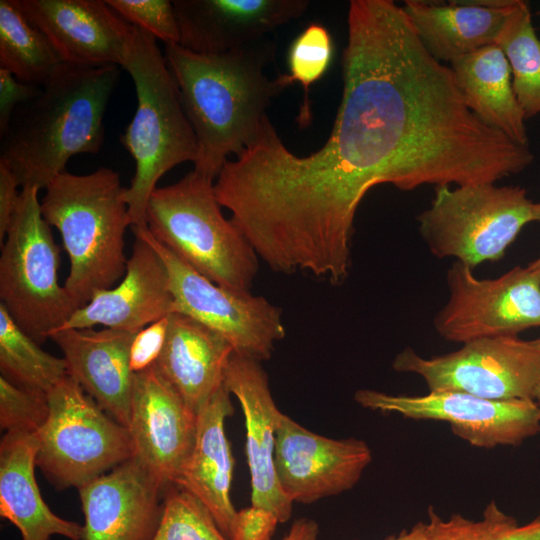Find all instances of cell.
Listing matches in <instances>:
<instances>
[{
  "label": "cell",
  "instance_id": "44dd1931",
  "mask_svg": "<svg viewBox=\"0 0 540 540\" xmlns=\"http://www.w3.org/2000/svg\"><path fill=\"white\" fill-rule=\"evenodd\" d=\"M135 334L111 328H85L59 330L50 336L63 352L68 375L127 428L134 382L130 349Z\"/></svg>",
  "mask_w": 540,
  "mask_h": 540
},
{
  "label": "cell",
  "instance_id": "7402d4cb",
  "mask_svg": "<svg viewBox=\"0 0 540 540\" xmlns=\"http://www.w3.org/2000/svg\"><path fill=\"white\" fill-rule=\"evenodd\" d=\"M230 395L223 385L197 413L194 446L175 484L201 501L227 538L237 512L230 494L234 459L224 427L234 413Z\"/></svg>",
  "mask_w": 540,
  "mask_h": 540
},
{
  "label": "cell",
  "instance_id": "52a82bcc",
  "mask_svg": "<svg viewBox=\"0 0 540 540\" xmlns=\"http://www.w3.org/2000/svg\"><path fill=\"white\" fill-rule=\"evenodd\" d=\"M39 190L22 187L1 244L0 303L41 344L80 307L58 282L59 248L42 216Z\"/></svg>",
  "mask_w": 540,
  "mask_h": 540
},
{
  "label": "cell",
  "instance_id": "5bb4252c",
  "mask_svg": "<svg viewBox=\"0 0 540 540\" xmlns=\"http://www.w3.org/2000/svg\"><path fill=\"white\" fill-rule=\"evenodd\" d=\"M371 460L364 440L328 438L282 413L274 464L280 486L292 502L311 504L350 490Z\"/></svg>",
  "mask_w": 540,
  "mask_h": 540
},
{
  "label": "cell",
  "instance_id": "2e32d148",
  "mask_svg": "<svg viewBox=\"0 0 540 540\" xmlns=\"http://www.w3.org/2000/svg\"><path fill=\"white\" fill-rule=\"evenodd\" d=\"M64 64L121 66L131 24L103 0H14Z\"/></svg>",
  "mask_w": 540,
  "mask_h": 540
},
{
  "label": "cell",
  "instance_id": "cb8c5ba5",
  "mask_svg": "<svg viewBox=\"0 0 540 540\" xmlns=\"http://www.w3.org/2000/svg\"><path fill=\"white\" fill-rule=\"evenodd\" d=\"M233 353L232 345L216 331L189 316L172 313L163 350L154 365L198 413L223 386Z\"/></svg>",
  "mask_w": 540,
  "mask_h": 540
},
{
  "label": "cell",
  "instance_id": "484cf974",
  "mask_svg": "<svg viewBox=\"0 0 540 540\" xmlns=\"http://www.w3.org/2000/svg\"><path fill=\"white\" fill-rule=\"evenodd\" d=\"M466 106L485 125L529 146L525 115L512 86L509 62L491 44L449 64Z\"/></svg>",
  "mask_w": 540,
  "mask_h": 540
},
{
  "label": "cell",
  "instance_id": "ab89813d",
  "mask_svg": "<svg viewBox=\"0 0 540 540\" xmlns=\"http://www.w3.org/2000/svg\"><path fill=\"white\" fill-rule=\"evenodd\" d=\"M385 540H427L426 523L420 521L410 530H402L398 535H392Z\"/></svg>",
  "mask_w": 540,
  "mask_h": 540
},
{
  "label": "cell",
  "instance_id": "6da1fadb",
  "mask_svg": "<svg viewBox=\"0 0 540 540\" xmlns=\"http://www.w3.org/2000/svg\"><path fill=\"white\" fill-rule=\"evenodd\" d=\"M343 91L329 137L336 166L366 189L496 183L534 160L466 106L450 66L423 47L402 6L351 0Z\"/></svg>",
  "mask_w": 540,
  "mask_h": 540
},
{
  "label": "cell",
  "instance_id": "277c9868",
  "mask_svg": "<svg viewBox=\"0 0 540 540\" xmlns=\"http://www.w3.org/2000/svg\"><path fill=\"white\" fill-rule=\"evenodd\" d=\"M44 189L42 216L59 231L70 261L64 287L82 307L125 275L126 187L118 172L100 167L84 175L64 171Z\"/></svg>",
  "mask_w": 540,
  "mask_h": 540
},
{
  "label": "cell",
  "instance_id": "d4e9b609",
  "mask_svg": "<svg viewBox=\"0 0 540 540\" xmlns=\"http://www.w3.org/2000/svg\"><path fill=\"white\" fill-rule=\"evenodd\" d=\"M35 433L6 432L0 443V514L15 525L22 540H49L60 535L82 540L83 526L53 513L39 491L34 470Z\"/></svg>",
  "mask_w": 540,
  "mask_h": 540
},
{
  "label": "cell",
  "instance_id": "4316f807",
  "mask_svg": "<svg viewBox=\"0 0 540 540\" xmlns=\"http://www.w3.org/2000/svg\"><path fill=\"white\" fill-rule=\"evenodd\" d=\"M63 62L14 0L0 1V68L19 81L42 86Z\"/></svg>",
  "mask_w": 540,
  "mask_h": 540
},
{
  "label": "cell",
  "instance_id": "f35d334b",
  "mask_svg": "<svg viewBox=\"0 0 540 540\" xmlns=\"http://www.w3.org/2000/svg\"><path fill=\"white\" fill-rule=\"evenodd\" d=\"M318 534L319 526L315 520L298 518L282 540H317Z\"/></svg>",
  "mask_w": 540,
  "mask_h": 540
},
{
  "label": "cell",
  "instance_id": "b9f144b4",
  "mask_svg": "<svg viewBox=\"0 0 540 540\" xmlns=\"http://www.w3.org/2000/svg\"><path fill=\"white\" fill-rule=\"evenodd\" d=\"M533 214L534 222L540 225V202L534 203Z\"/></svg>",
  "mask_w": 540,
  "mask_h": 540
},
{
  "label": "cell",
  "instance_id": "ba28073f",
  "mask_svg": "<svg viewBox=\"0 0 540 540\" xmlns=\"http://www.w3.org/2000/svg\"><path fill=\"white\" fill-rule=\"evenodd\" d=\"M534 202L520 186L495 183L438 186L417 218L430 252L472 269L501 259L521 230L534 222Z\"/></svg>",
  "mask_w": 540,
  "mask_h": 540
},
{
  "label": "cell",
  "instance_id": "ffe728a7",
  "mask_svg": "<svg viewBox=\"0 0 540 540\" xmlns=\"http://www.w3.org/2000/svg\"><path fill=\"white\" fill-rule=\"evenodd\" d=\"M172 313L173 296L166 267L156 251L135 236L122 281L114 288L96 292L57 331L103 325L137 333Z\"/></svg>",
  "mask_w": 540,
  "mask_h": 540
},
{
  "label": "cell",
  "instance_id": "ac0fdd59",
  "mask_svg": "<svg viewBox=\"0 0 540 540\" xmlns=\"http://www.w3.org/2000/svg\"><path fill=\"white\" fill-rule=\"evenodd\" d=\"M223 385L238 399L245 418L251 505L271 511L280 523L286 522L293 502L283 492L274 464L282 412L274 402L268 375L260 361L234 352L226 365Z\"/></svg>",
  "mask_w": 540,
  "mask_h": 540
},
{
  "label": "cell",
  "instance_id": "9c48e42d",
  "mask_svg": "<svg viewBox=\"0 0 540 540\" xmlns=\"http://www.w3.org/2000/svg\"><path fill=\"white\" fill-rule=\"evenodd\" d=\"M49 414L35 433L36 466L57 489H77L134 455L129 429L69 375L47 394Z\"/></svg>",
  "mask_w": 540,
  "mask_h": 540
},
{
  "label": "cell",
  "instance_id": "9a60e30c",
  "mask_svg": "<svg viewBox=\"0 0 540 540\" xmlns=\"http://www.w3.org/2000/svg\"><path fill=\"white\" fill-rule=\"evenodd\" d=\"M134 455L167 490L194 446L197 413L155 365L134 373L129 424Z\"/></svg>",
  "mask_w": 540,
  "mask_h": 540
},
{
  "label": "cell",
  "instance_id": "d6986e66",
  "mask_svg": "<svg viewBox=\"0 0 540 540\" xmlns=\"http://www.w3.org/2000/svg\"><path fill=\"white\" fill-rule=\"evenodd\" d=\"M182 47L220 54L266 38L301 17L307 0H173Z\"/></svg>",
  "mask_w": 540,
  "mask_h": 540
},
{
  "label": "cell",
  "instance_id": "1f68e13d",
  "mask_svg": "<svg viewBox=\"0 0 540 540\" xmlns=\"http://www.w3.org/2000/svg\"><path fill=\"white\" fill-rule=\"evenodd\" d=\"M152 540H228L210 511L194 495L172 485L164 494L163 509Z\"/></svg>",
  "mask_w": 540,
  "mask_h": 540
},
{
  "label": "cell",
  "instance_id": "f1b7e54d",
  "mask_svg": "<svg viewBox=\"0 0 540 540\" xmlns=\"http://www.w3.org/2000/svg\"><path fill=\"white\" fill-rule=\"evenodd\" d=\"M496 44L509 62L513 90L526 120L540 114V40L525 1L516 0Z\"/></svg>",
  "mask_w": 540,
  "mask_h": 540
},
{
  "label": "cell",
  "instance_id": "8fae6325",
  "mask_svg": "<svg viewBox=\"0 0 540 540\" xmlns=\"http://www.w3.org/2000/svg\"><path fill=\"white\" fill-rule=\"evenodd\" d=\"M392 368L419 375L429 392H461L498 401L534 400L540 383V353L518 336L476 339L430 358L408 347L394 358Z\"/></svg>",
  "mask_w": 540,
  "mask_h": 540
},
{
  "label": "cell",
  "instance_id": "d6a6232c",
  "mask_svg": "<svg viewBox=\"0 0 540 540\" xmlns=\"http://www.w3.org/2000/svg\"><path fill=\"white\" fill-rule=\"evenodd\" d=\"M49 414L47 395L18 387L0 376V425L6 432L36 433Z\"/></svg>",
  "mask_w": 540,
  "mask_h": 540
},
{
  "label": "cell",
  "instance_id": "603a6c76",
  "mask_svg": "<svg viewBox=\"0 0 540 540\" xmlns=\"http://www.w3.org/2000/svg\"><path fill=\"white\" fill-rule=\"evenodd\" d=\"M516 0L448 3L406 0L402 6L423 47L441 63L495 44Z\"/></svg>",
  "mask_w": 540,
  "mask_h": 540
},
{
  "label": "cell",
  "instance_id": "4dcf8cb0",
  "mask_svg": "<svg viewBox=\"0 0 540 540\" xmlns=\"http://www.w3.org/2000/svg\"><path fill=\"white\" fill-rule=\"evenodd\" d=\"M334 44L328 29L320 23L309 24L291 43L288 51L287 74H280L285 86L299 83L304 90L298 124L305 127L311 121L310 87L320 80L329 68Z\"/></svg>",
  "mask_w": 540,
  "mask_h": 540
},
{
  "label": "cell",
  "instance_id": "7c38bea8",
  "mask_svg": "<svg viewBox=\"0 0 540 540\" xmlns=\"http://www.w3.org/2000/svg\"><path fill=\"white\" fill-rule=\"evenodd\" d=\"M449 298L434 318L445 340L517 336L540 327V278L528 266H515L495 279H478L455 261L447 272Z\"/></svg>",
  "mask_w": 540,
  "mask_h": 540
},
{
  "label": "cell",
  "instance_id": "8d00e7d4",
  "mask_svg": "<svg viewBox=\"0 0 540 540\" xmlns=\"http://www.w3.org/2000/svg\"><path fill=\"white\" fill-rule=\"evenodd\" d=\"M41 91V86L19 81L11 72L0 68V135L8 128L15 110Z\"/></svg>",
  "mask_w": 540,
  "mask_h": 540
},
{
  "label": "cell",
  "instance_id": "836d02e7",
  "mask_svg": "<svg viewBox=\"0 0 540 540\" xmlns=\"http://www.w3.org/2000/svg\"><path fill=\"white\" fill-rule=\"evenodd\" d=\"M129 24L167 44L180 43L179 24L169 0H106Z\"/></svg>",
  "mask_w": 540,
  "mask_h": 540
},
{
  "label": "cell",
  "instance_id": "3957f363",
  "mask_svg": "<svg viewBox=\"0 0 540 540\" xmlns=\"http://www.w3.org/2000/svg\"><path fill=\"white\" fill-rule=\"evenodd\" d=\"M119 76V66L63 63L38 95L15 110L1 135L0 160L21 187L45 188L71 157L100 151L104 113Z\"/></svg>",
  "mask_w": 540,
  "mask_h": 540
},
{
  "label": "cell",
  "instance_id": "f546056e",
  "mask_svg": "<svg viewBox=\"0 0 540 540\" xmlns=\"http://www.w3.org/2000/svg\"><path fill=\"white\" fill-rule=\"evenodd\" d=\"M427 514V540H540V513L529 523L518 525L494 501L486 506L479 521L460 514L443 520L431 506Z\"/></svg>",
  "mask_w": 540,
  "mask_h": 540
},
{
  "label": "cell",
  "instance_id": "7bdbcfd3",
  "mask_svg": "<svg viewBox=\"0 0 540 540\" xmlns=\"http://www.w3.org/2000/svg\"><path fill=\"white\" fill-rule=\"evenodd\" d=\"M534 401L537 403V405L539 406L540 408V383L535 391V394H534Z\"/></svg>",
  "mask_w": 540,
  "mask_h": 540
},
{
  "label": "cell",
  "instance_id": "30bf717a",
  "mask_svg": "<svg viewBox=\"0 0 540 540\" xmlns=\"http://www.w3.org/2000/svg\"><path fill=\"white\" fill-rule=\"evenodd\" d=\"M160 256L173 296V313L191 317L222 335L234 352L258 361L271 357L286 335L281 310L262 296L221 287L156 240L147 226H132Z\"/></svg>",
  "mask_w": 540,
  "mask_h": 540
},
{
  "label": "cell",
  "instance_id": "e0dca14e",
  "mask_svg": "<svg viewBox=\"0 0 540 540\" xmlns=\"http://www.w3.org/2000/svg\"><path fill=\"white\" fill-rule=\"evenodd\" d=\"M78 491L82 540H152L166 490L134 457Z\"/></svg>",
  "mask_w": 540,
  "mask_h": 540
},
{
  "label": "cell",
  "instance_id": "4fadbf2b",
  "mask_svg": "<svg viewBox=\"0 0 540 540\" xmlns=\"http://www.w3.org/2000/svg\"><path fill=\"white\" fill-rule=\"evenodd\" d=\"M354 400L363 408L405 418L445 421L456 436L478 448L518 446L540 432V408L533 399L498 401L452 391L405 396L360 389Z\"/></svg>",
  "mask_w": 540,
  "mask_h": 540
},
{
  "label": "cell",
  "instance_id": "ee69618b",
  "mask_svg": "<svg viewBox=\"0 0 540 540\" xmlns=\"http://www.w3.org/2000/svg\"><path fill=\"white\" fill-rule=\"evenodd\" d=\"M531 345L540 353V338L529 340Z\"/></svg>",
  "mask_w": 540,
  "mask_h": 540
},
{
  "label": "cell",
  "instance_id": "83f0119b",
  "mask_svg": "<svg viewBox=\"0 0 540 540\" xmlns=\"http://www.w3.org/2000/svg\"><path fill=\"white\" fill-rule=\"evenodd\" d=\"M1 376L23 389L47 395L68 376L64 358L40 348L0 303Z\"/></svg>",
  "mask_w": 540,
  "mask_h": 540
},
{
  "label": "cell",
  "instance_id": "5b68a950",
  "mask_svg": "<svg viewBox=\"0 0 540 540\" xmlns=\"http://www.w3.org/2000/svg\"><path fill=\"white\" fill-rule=\"evenodd\" d=\"M120 67L137 96L135 114L120 137L136 164L125 199L131 227L147 226V204L157 182L175 166L195 161L197 140L156 38L131 25Z\"/></svg>",
  "mask_w": 540,
  "mask_h": 540
},
{
  "label": "cell",
  "instance_id": "e575fe53",
  "mask_svg": "<svg viewBox=\"0 0 540 540\" xmlns=\"http://www.w3.org/2000/svg\"><path fill=\"white\" fill-rule=\"evenodd\" d=\"M168 323L169 316H166L135 334L130 349V366L134 373L156 363L164 347Z\"/></svg>",
  "mask_w": 540,
  "mask_h": 540
},
{
  "label": "cell",
  "instance_id": "8992f818",
  "mask_svg": "<svg viewBox=\"0 0 540 540\" xmlns=\"http://www.w3.org/2000/svg\"><path fill=\"white\" fill-rule=\"evenodd\" d=\"M214 182L193 170L173 184L157 187L147 204V227L202 276L221 287L250 292L259 257L223 215Z\"/></svg>",
  "mask_w": 540,
  "mask_h": 540
},
{
  "label": "cell",
  "instance_id": "d590c367",
  "mask_svg": "<svg viewBox=\"0 0 540 540\" xmlns=\"http://www.w3.org/2000/svg\"><path fill=\"white\" fill-rule=\"evenodd\" d=\"M278 523L274 513L251 505L236 512L229 540H270Z\"/></svg>",
  "mask_w": 540,
  "mask_h": 540
},
{
  "label": "cell",
  "instance_id": "74e56055",
  "mask_svg": "<svg viewBox=\"0 0 540 540\" xmlns=\"http://www.w3.org/2000/svg\"><path fill=\"white\" fill-rule=\"evenodd\" d=\"M20 183L11 168L0 160V243L4 242L7 230L17 208Z\"/></svg>",
  "mask_w": 540,
  "mask_h": 540
},
{
  "label": "cell",
  "instance_id": "60d3db41",
  "mask_svg": "<svg viewBox=\"0 0 540 540\" xmlns=\"http://www.w3.org/2000/svg\"><path fill=\"white\" fill-rule=\"evenodd\" d=\"M531 270H533L540 278V256L537 257L535 260L530 262L527 265Z\"/></svg>",
  "mask_w": 540,
  "mask_h": 540
},
{
  "label": "cell",
  "instance_id": "7a4b0ae2",
  "mask_svg": "<svg viewBox=\"0 0 540 540\" xmlns=\"http://www.w3.org/2000/svg\"><path fill=\"white\" fill-rule=\"evenodd\" d=\"M275 43L264 38L220 54H199L179 44L164 56L197 140L194 171L215 181L231 154L257 138L271 100L287 87L270 79Z\"/></svg>",
  "mask_w": 540,
  "mask_h": 540
}]
</instances>
